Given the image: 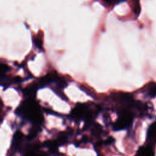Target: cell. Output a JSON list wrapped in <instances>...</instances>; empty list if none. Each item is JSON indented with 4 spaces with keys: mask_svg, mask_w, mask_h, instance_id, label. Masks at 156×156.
<instances>
[{
    "mask_svg": "<svg viewBox=\"0 0 156 156\" xmlns=\"http://www.w3.org/2000/svg\"><path fill=\"white\" fill-rule=\"evenodd\" d=\"M128 107H122L117 110L118 118L113 124V129L115 131L127 129L132 126L134 118V113Z\"/></svg>",
    "mask_w": 156,
    "mask_h": 156,
    "instance_id": "obj_1",
    "label": "cell"
},
{
    "mask_svg": "<svg viewBox=\"0 0 156 156\" xmlns=\"http://www.w3.org/2000/svg\"><path fill=\"white\" fill-rule=\"evenodd\" d=\"M21 113L35 124H40L42 122L43 116L40 108L37 104L32 101H27L23 104Z\"/></svg>",
    "mask_w": 156,
    "mask_h": 156,
    "instance_id": "obj_2",
    "label": "cell"
},
{
    "mask_svg": "<svg viewBox=\"0 0 156 156\" xmlns=\"http://www.w3.org/2000/svg\"><path fill=\"white\" fill-rule=\"evenodd\" d=\"M146 140L151 144L156 143V120L153 122L147 129Z\"/></svg>",
    "mask_w": 156,
    "mask_h": 156,
    "instance_id": "obj_3",
    "label": "cell"
},
{
    "mask_svg": "<svg viewBox=\"0 0 156 156\" xmlns=\"http://www.w3.org/2000/svg\"><path fill=\"white\" fill-rule=\"evenodd\" d=\"M143 93L146 96L154 98L156 96V83H150L143 90Z\"/></svg>",
    "mask_w": 156,
    "mask_h": 156,
    "instance_id": "obj_4",
    "label": "cell"
},
{
    "mask_svg": "<svg viewBox=\"0 0 156 156\" xmlns=\"http://www.w3.org/2000/svg\"><path fill=\"white\" fill-rule=\"evenodd\" d=\"M135 156H154V152L151 147L142 146L138 149Z\"/></svg>",
    "mask_w": 156,
    "mask_h": 156,
    "instance_id": "obj_5",
    "label": "cell"
},
{
    "mask_svg": "<svg viewBox=\"0 0 156 156\" xmlns=\"http://www.w3.org/2000/svg\"><path fill=\"white\" fill-rule=\"evenodd\" d=\"M23 135L21 132L18 131L15 133L12 141V147L14 149H17L20 147L23 140Z\"/></svg>",
    "mask_w": 156,
    "mask_h": 156,
    "instance_id": "obj_6",
    "label": "cell"
},
{
    "mask_svg": "<svg viewBox=\"0 0 156 156\" xmlns=\"http://www.w3.org/2000/svg\"><path fill=\"white\" fill-rule=\"evenodd\" d=\"M24 156H48L44 152H38L35 150H29L27 151Z\"/></svg>",
    "mask_w": 156,
    "mask_h": 156,
    "instance_id": "obj_7",
    "label": "cell"
},
{
    "mask_svg": "<svg viewBox=\"0 0 156 156\" xmlns=\"http://www.w3.org/2000/svg\"><path fill=\"white\" fill-rule=\"evenodd\" d=\"M0 115H1V110H0Z\"/></svg>",
    "mask_w": 156,
    "mask_h": 156,
    "instance_id": "obj_8",
    "label": "cell"
}]
</instances>
